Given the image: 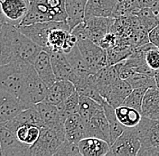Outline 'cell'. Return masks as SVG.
<instances>
[{"instance_id": "cell-30", "label": "cell", "mask_w": 159, "mask_h": 156, "mask_svg": "<svg viewBox=\"0 0 159 156\" xmlns=\"http://www.w3.org/2000/svg\"><path fill=\"white\" fill-rule=\"evenodd\" d=\"M116 116L125 127H135L139 125L142 115L135 108L121 105L115 108Z\"/></svg>"}, {"instance_id": "cell-8", "label": "cell", "mask_w": 159, "mask_h": 156, "mask_svg": "<svg viewBox=\"0 0 159 156\" xmlns=\"http://www.w3.org/2000/svg\"><path fill=\"white\" fill-rule=\"evenodd\" d=\"M68 25L66 21H48L28 25H16L22 33L36 42L43 50L47 46V36L52 28Z\"/></svg>"}, {"instance_id": "cell-13", "label": "cell", "mask_w": 159, "mask_h": 156, "mask_svg": "<svg viewBox=\"0 0 159 156\" xmlns=\"http://www.w3.org/2000/svg\"><path fill=\"white\" fill-rule=\"evenodd\" d=\"M132 89L133 88L128 80L119 78L108 88L102 90L100 94L109 105L116 108L123 104Z\"/></svg>"}, {"instance_id": "cell-20", "label": "cell", "mask_w": 159, "mask_h": 156, "mask_svg": "<svg viewBox=\"0 0 159 156\" xmlns=\"http://www.w3.org/2000/svg\"><path fill=\"white\" fill-rule=\"evenodd\" d=\"M81 156L107 155L110 145L107 141L97 137H85L78 144Z\"/></svg>"}, {"instance_id": "cell-5", "label": "cell", "mask_w": 159, "mask_h": 156, "mask_svg": "<svg viewBox=\"0 0 159 156\" xmlns=\"http://www.w3.org/2000/svg\"><path fill=\"white\" fill-rule=\"evenodd\" d=\"M141 143L136 127H127L110 145L107 156L138 155Z\"/></svg>"}, {"instance_id": "cell-41", "label": "cell", "mask_w": 159, "mask_h": 156, "mask_svg": "<svg viewBox=\"0 0 159 156\" xmlns=\"http://www.w3.org/2000/svg\"><path fill=\"white\" fill-rule=\"evenodd\" d=\"M148 39L151 43L159 48V24L148 33Z\"/></svg>"}, {"instance_id": "cell-31", "label": "cell", "mask_w": 159, "mask_h": 156, "mask_svg": "<svg viewBox=\"0 0 159 156\" xmlns=\"http://www.w3.org/2000/svg\"><path fill=\"white\" fill-rule=\"evenodd\" d=\"M102 108H103L102 105L99 104L96 100L86 96L80 97V106L78 113L80 115V117H82V119L85 121V123L88 122L91 117Z\"/></svg>"}, {"instance_id": "cell-34", "label": "cell", "mask_w": 159, "mask_h": 156, "mask_svg": "<svg viewBox=\"0 0 159 156\" xmlns=\"http://www.w3.org/2000/svg\"><path fill=\"white\" fill-rule=\"evenodd\" d=\"M80 97V95L78 93L77 90H75L63 102H61V104L57 105L61 116L64 118V121H65V119L67 118L68 116L79 112Z\"/></svg>"}, {"instance_id": "cell-2", "label": "cell", "mask_w": 159, "mask_h": 156, "mask_svg": "<svg viewBox=\"0 0 159 156\" xmlns=\"http://www.w3.org/2000/svg\"><path fill=\"white\" fill-rule=\"evenodd\" d=\"M23 70L25 86L22 100L29 106H35L44 100L48 87L38 76L34 64L23 62Z\"/></svg>"}, {"instance_id": "cell-33", "label": "cell", "mask_w": 159, "mask_h": 156, "mask_svg": "<svg viewBox=\"0 0 159 156\" xmlns=\"http://www.w3.org/2000/svg\"><path fill=\"white\" fill-rule=\"evenodd\" d=\"M41 127L35 125H24L16 130V135L20 141L25 145H33L39 138Z\"/></svg>"}, {"instance_id": "cell-16", "label": "cell", "mask_w": 159, "mask_h": 156, "mask_svg": "<svg viewBox=\"0 0 159 156\" xmlns=\"http://www.w3.org/2000/svg\"><path fill=\"white\" fill-rule=\"evenodd\" d=\"M1 9L7 21L14 25H19L29 10V0H0Z\"/></svg>"}, {"instance_id": "cell-11", "label": "cell", "mask_w": 159, "mask_h": 156, "mask_svg": "<svg viewBox=\"0 0 159 156\" xmlns=\"http://www.w3.org/2000/svg\"><path fill=\"white\" fill-rule=\"evenodd\" d=\"M114 17L85 16L83 20L86 38L99 44L101 39L109 33Z\"/></svg>"}, {"instance_id": "cell-40", "label": "cell", "mask_w": 159, "mask_h": 156, "mask_svg": "<svg viewBox=\"0 0 159 156\" xmlns=\"http://www.w3.org/2000/svg\"><path fill=\"white\" fill-rule=\"evenodd\" d=\"M139 156H159V145L141 147L139 149Z\"/></svg>"}, {"instance_id": "cell-17", "label": "cell", "mask_w": 159, "mask_h": 156, "mask_svg": "<svg viewBox=\"0 0 159 156\" xmlns=\"http://www.w3.org/2000/svg\"><path fill=\"white\" fill-rule=\"evenodd\" d=\"M76 90L73 83L67 79H57L48 88L44 100L53 105H59Z\"/></svg>"}, {"instance_id": "cell-35", "label": "cell", "mask_w": 159, "mask_h": 156, "mask_svg": "<svg viewBox=\"0 0 159 156\" xmlns=\"http://www.w3.org/2000/svg\"><path fill=\"white\" fill-rule=\"evenodd\" d=\"M127 80L131 85L132 88H148L157 86L155 77L144 73L135 72Z\"/></svg>"}, {"instance_id": "cell-19", "label": "cell", "mask_w": 159, "mask_h": 156, "mask_svg": "<svg viewBox=\"0 0 159 156\" xmlns=\"http://www.w3.org/2000/svg\"><path fill=\"white\" fill-rule=\"evenodd\" d=\"M24 125H35L40 127H43V121L41 119V117H40L35 106L30 107L23 110L21 113H19L17 116H16L13 119L3 124V126L7 127L14 133L16 132V130L18 127L24 126Z\"/></svg>"}, {"instance_id": "cell-12", "label": "cell", "mask_w": 159, "mask_h": 156, "mask_svg": "<svg viewBox=\"0 0 159 156\" xmlns=\"http://www.w3.org/2000/svg\"><path fill=\"white\" fill-rule=\"evenodd\" d=\"M136 129L141 147L159 145V119L142 117Z\"/></svg>"}, {"instance_id": "cell-43", "label": "cell", "mask_w": 159, "mask_h": 156, "mask_svg": "<svg viewBox=\"0 0 159 156\" xmlns=\"http://www.w3.org/2000/svg\"><path fill=\"white\" fill-rule=\"evenodd\" d=\"M0 156H3V155H2V151H1V147H0Z\"/></svg>"}, {"instance_id": "cell-25", "label": "cell", "mask_w": 159, "mask_h": 156, "mask_svg": "<svg viewBox=\"0 0 159 156\" xmlns=\"http://www.w3.org/2000/svg\"><path fill=\"white\" fill-rule=\"evenodd\" d=\"M88 0H65V9L67 14L66 22L70 32L83 22L85 18V10Z\"/></svg>"}, {"instance_id": "cell-22", "label": "cell", "mask_w": 159, "mask_h": 156, "mask_svg": "<svg viewBox=\"0 0 159 156\" xmlns=\"http://www.w3.org/2000/svg\"><path fill=\"white\" fill-rule=\"evenodd\" d=\"M35 107L39 113L43 126L54 127L58 125H64V118L56 105L43 100L37 103Z\"/></svg>"}, {"instance_id": "cell-24", "label": "cell", "mask_w": 159, "mask_h": 156, "mask_svg": "<svg viewBox=\"0 0 159 156\" xmlns=\"http://www.w3.org/2000/svg\"><path fill=\"white\" fill-rule=\"evenodd\" d=\"M142 117L159 119V88L155 86L147 89L141 107Z\"/></svg>"}, {"instance_id": "cell-3", "label": "cell", "mask_w": 159, "mask_h": 156, "mask_svg": "<svg viewBox=\"0 0 159 156\" xmlns=\"http://www.w3.org/2000/svg\"><path fill=\"white\" fill-rule=\"evenodd\" d=\"M25 78L22 61H13L0 65V89L7 91L22 99Z\"/></svg>"}, {"instance_id": "cell-28", "label": "cell", "mask_w": 159, "mask_h": 156, "mask_svg": "<svg viewBox=\"0 0 159 156\" xmlns=\"http://www.w3.org/2000/svg\"><path fill=\"white\" fill-rule=\"evenodd\" d=\"M93 75L99 92H101L119 78L118 64L107 65Z\"/></svg>"}, {"instance_id": "cell-4", "label": "cell", "mask_w": 159, "mask_h": 156, "mask_svg": "<svg viewBox=\"0 0 159 156\" xmlns=\"http://www.w3.org/2000/svg\"><path fill=\"white\" fill-rule=\"evenodd\" d=\"M77 45L91 74L97 73L99 69L109 65L107 50L103 49L99 44L89 39H80L77 41Z\"/></svg>"}, {"instance_id": "cell-29", "label": "cell", "mask_w": 159, "mask_h": 156, "mask_svg": "<svg viewBox=\"0 0 159 156\" xmlns=\"http://www.w3.org/2000/svg\"><path fill=\"white\" fill-rule=\"evenodd\" d=\"M102 107L104 108L106 117L108 118L109 125V134H110V145L114 143V141L124 132V130L127 128L125 127L119 121L118 117L116 116L115 108L109 105V103L104 100L102 103Z\"/></svg>"}, {"instance_id": "cell-10", "label": "cell", "mask_w": 159, "mask_h": 156, "mask_svg": "<svg viewBox=\"0 0 159 156\" xmlns=\"http://www.w3.org/2000/svg\"><path fill=\"white\" fill-rule=\"evenodd\" d=\"M30 107L21 98L0 89V125H3Z\"/></svg>"}, {"instance_id": "cell-37", "label": "cell", "mask_w": 159, "mask_h": 156, "mask_svg": "<svg viewBox=\"0 0 159 156\" xmlns=\"http://www.w3.org/2000/svg\"><path fill=\"white\" fill-rule=\"evenodd\" d=\"M148 88H133L132 91L129 93V95L124 100L123 104L124 106L132 107L137 109L141 113V107H142V102L144 95L146 93Z\"/></svg>"}, {"instance_id": "cell-9", "label": "cell", "mask_w": 159, "mask_h": 156, "mask_svg": "<svg viewBox=\"0 0 159 156\" xmlns=\"http://www.w3.org/2000/svg\"><path fill=\"white\" fill-rule=\"evenodd\" d=\"M0 147L3 156L29 155L30 145L22 143L16 133L0 125Z\"/></svg>"}, {"instance_id": "cell-32", "label": "cell", "mask_w": 159, "mask_h": 156, "mask_svg": "<svg viewBox=\"0 0 159 156\" xmlns=\"http://www.w3.org/2000/svg\"><path fill=\"white\" fill-rule=\"evenodd\" d=\"M133 47L118 42L115 46L107 50L108 64L114 65L128 59L133 51Z\"/></svg>"}, {"instance_id": "cell-18", "label": "cell", "mask_w": 159, "mask_h": 156, "mask_svg": "<svg viewBox=\"0 0 159 156\" xmlns=\"http://www.w3.org/2000/svg\"><path fill=\"white\" fill-rule=\"evenodd\" d=\"M85 126L86 123L79 113H74L68 116L64 121L66 140L71 143L79 144L80 140L86 137Z\"/></svg>"}, {"instance_id": "cell-38", "label": "cell", "mask_w": 159, "mask_h": 156, "mask_svg": "<svg viewBox=\"0 0 159 156\" xmlns=\"http://www.w3.org/2000/svg\"><path fill=\"white\" fill-rule=\"evenodd\" d=\"M78 144L71 143L65 139V141L60 145L58 150L53 156H80Z\"/></svg>"}, {"instance_id": "cell-15", "label": "cell", "mask_w": 159, "mask_h": 156, "mask_svg": "<svg viewBox=\"0 0 159 156\" xmlns=\"http://www.w3.org/2000/svg\"><path fill=\"white\" fill-rule=\"evenodd\" d=\"M86 137H97L107 141L110 145V134L108 118L104 108L98 111L93 117L86 122L85 126Z\"/></svg>"}, {"instance_id": "cell-42", "label": "cell", "mask_w": 159, "mask_h": 156, "mask_svg": "<svg viewBox=\"0 0 159 156\" xmlns=\"http://www.w3.org/2000/svg\"><path fill=\"white\" fill-rule=\"evenodd\" d=\"M155 79H156V83H157V87L159 88V70H157L155 74Z\"/></svg>"}, {"instance_id": "cell-36", "label": "cell", "mask_w": 159, "mask_h": 156, "mask_svg": "<svg viewBox=\"0 0 159 156\" xmlns=\"http://www.w3.org/2000/svg\"><path fill=\"white\" fill-rule=\"evenodd\" d=\"M145 60L149 68L154 71L159 70V48L150 42L144 44Z\"/></svg>"}, {"instance_id": "cell-26", "label": "cell", "mask_w": 159, "mask_h": 156, "mask_svg": "<svg viewBox=\"0 0 159 156\" xmlns=\"http://www.w3.org/2000/svg\"><path fill=\"white\" fill-rule=\"evenodd\" d=\"M50 55L56 79L70 80L73 74V70L65 53L61 51H52L50 52Z\"/></svg>"}, {"instance_id": "cell-23", "label": "cell", "mask_w": 159, "mask_h": 156, "mask_svg": "<svg viewBox=\"0 0 159 156\" xmlns=\"http://www.w3.org/2000/svg\"><path fill=\"white\" fill-rule=\"evenodd\" d=\"M119 0H88L85 16L112 17Z\"/></svg>"}, {"instance_id": "cell-39", "label": "cell", "mask_w": 159, "mask_h": 156, "mask_svg": "<svg viewBox=\"0 0 159 156\" xmlns=\"http://www.w3.org/2000/svg\"><path fill=\"white\" fill-rule=\"evenodd\" d=\"M118 36L116 33H114L113 32H110L109 33L101 39V41L99 42V45L100 47H102L103 49L108 50L113 46H115L117 43H118Z\"/></svg>"}, {"instance_id": "cell-21", "label": "cell", "mask_w": 159, "mask_h": 156, "mask_svg": "<svg viewBox=\"0 0 159 156\" xmlns=\"http://www.w3.org/2000/svg\"><path fill=\"white\" fill-rule=\"evenodd\" d=\"M34 69L38 74L41 79L45 83V85L49 88L57 79L55 74L53 72L52 61H51V55L49 51L43 50L37 56L36 60L34 62Z\"/></svg>"}, {"instance_id": "cell-1", "label": "cell", "mask_w": 159, "mask_h": 156, "mask_svg": "<svg viewBox=\"0 0 159 156\" xmlns=\"http://www.w3.org/2000/svg\"><path fill=\"white\" fill-rule=\"evenodd\" d=\"M64 125L41 127L39 138L30 146V156L54 155L60 145L65 141Z\"/></svg>"}, {"instance_id": "cell-7", "label": "cell", "mask_w": 159, "mask_h": 156, "mask_svg": "<svg viewBox=\"0 0 159 156\" xmlns=\"http://www.w3.org/2000/svg\"><path fill=\"white\" fill-rule=\"evenodd\" d=\"M43 50V47L22 33L16 27L14 35V52L16 61L34 64V60Z\"/></svg>"}, {"instance_id": "cell-6", "label": "cell", "mask_w": 159, "mask_h": 156, "mask_svg": "<svg viewBox=\"0 0 159 156\" xmlns=\"http://www.w3.org/2000/svg\"><path fill=\"white\" fill-rule=\"evenodd\" d=\"M77 43V38L71 33L68 25L58 26L50 31L47 36V46L45 51H61L67 53Z\"/></svg>"}, {"instance_id": "cell-14", "label": "cell", "mask_w": 159, "mask_h": 156, "mask_svg": "<svg viewBox=\"0 0 159 156\" xmlns=\"http://www.w3.org/2000/svg\"><path fill=\"white\" fill-rule=\"evenodd\" d=\"M16 26L6 23L0 30V65L16 61L14 52V35Z\"/></svg>"}, {"instance_id": "cell-27", "label": "cell", "mask_w": 159, "mask_h": 156, "mask_svg": "<svg viewBox=\"0 0 159 156\" xmlns=\"http://www.w3.org/2000/svg\"><path fill=\"white\" fill-rule=\"evenodd\" d=\"M65 55H66L67 60H69L70 64L73 70V74H72L71 78L72 77L83 78V77H87L89 75H91L89 67L83 58L77 43L74 45V47L70 50L69 52L65 53Z\"/></svg>"}]
</instances>
